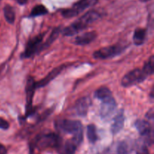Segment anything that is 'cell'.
<instances>
[{
	"label": "cell",
	"mask_w": 154,
	"mask_h": 154,
	"mask_svg": "<svg viewBox=\"0 0 154 154\" xmlns=\"http://www.w3.org/2000/svg\"><path fill=\"white\" fill-rule=\"evenodd\" d=\"M101 17L99 12L96 11L91 10L84 14L82 17L78 18L75 22L71 24L69 26L66 27L63 30V33L66 36H72L78 34L81 30L87 28L89 25L98 20Z\"/></svg>",
	"instance_id": "6da1fadb"
},
{
	"label": "cell",
	"mask_w": 154,
	"mask_h": 154,
	"mask_svg": "<svg viewBox=\"0 0 154 154\" xmlns=\"http://www.w3.org/2000/svg\"><path fill=\"white\" fill-rule=\"evenodd\" d=\"M57 129L61 132L67 134L73 135L72 141L76 144L79 145L83 141V129L81 123L78 120H59L56 123Z\"/></svg>",
	"instance_id": "7a4b0ae2"
},
{
	"label": "cell",
	"mask_w": 154,
	"mask_h": 154,
	"mask_svg": "<svg viewBox=\"0 0 154 154\" xmlns=\"http://www.w3.org/2000/svg\"><path fill=\"white\" fill-rule=\"evenodd\" d=\"M62 139L55 133H48L38 136L34 141V146L39 149H47L49 147L57 148L61 144Z\"/></svg>",
	"instance_id": "3957f363"
},
{
	"label": "cell",
	"mask_w": 154,
	"mask_h": 154,
	"mask_svg": "<svg viewBox=\"0 0 154 154\" xmlns=\"http://www.w3.org/2000/svg\"><path fill=\"white\" fill-rule=\"evenodd\" d=\"M98 0H79L73 5L72 8L64 9L61 11L62 15L65 18H72L76 17L85 9L95 5Z\"/></svg>",
	"instance_id": "277c9868"
},
{
	"label": "cell",
	"mask_w": 154,
	"mask_h": 154,
	"mask_svg": "<svg viewBox=\"0 0 154 154\" xmlns=\"http://www.w3.org/2000/svg\"><path fill=\"white\" fill-rule=\"evenodd\" d=\"M147 75L141 69H137L128 72L123 78L121 84L123 87H129L131 86L142 83L147 78Z\"/></svg>",
	"instance_id": "5b68a950"
},
{
	"label": "cell",
	"mask_w": 154,
	"mask_h": 154,
	"mask_svg": "<svg viewBox=\"0 0 154 154\" xmlns=\"http://www.w3.org/2000/svg\"><path fill=\"white\" fill-rule=\"evenodd\" d=\"M126 48V47L124 45H120L105 47V48H101V49L95 51L93 54V57L94 58L99 59V60H107V59L113 58L123 52Z\"/></svg>",
	"instance_id": "8992f818"
},
{
	"label": "cell",
	"mask_w": 154,
	"mask_h": 154,
	"mask_svg": "<svg viewBox=\"0 0 154 154\" xmlns=\"http://www.w3.org/2000/svg\"><path fill=\"white\" fill-rule=\"evenodd\" d=\"M44 34H40L35 36L28 42L25 51L22 54V58H29L34 55L35 53L40 52V47L43 40Z\"/></svg>",
	"instance_id": "52a82bcc"
},
{
	"label": "cell",
	"mask_w": 154,
	"mask_h": 154,
	"mask_svg": "<svg viewBox=\"0 0 154 154\" xmlns=\"http://www.w3.org/2000/svg\"><path fill=\"white\" fill-rule=\"evenodd\" d=\"M35 81L32 77H29L26 86V116H29L32 112V99L35 91Z\"/></svg>",
	"instance_id": "ba28073f"
},
{
	"label": "cell",
	"mask_w": 154,
	"mask_h": 154,
	"mask_svg": "<svg viewBox=\"0 0 154 154\" xmlns=\"http://www.w3.org/2000/svg\"><path fill=\"white\" fill-rule=\"evenodd\" d=\"M116 107H117V104L113 96L102 101L100 109V115L102 118H108L114 112Z\"/></svg>",
	"instance_id": "9c48e42d"
},
{
	"label": "cell",
	"mask_w": 154,
	"mask_h": 154,
	"mask_svg": "<svg viewBox=\"0 0 154 154\" xmlns=\"http://www.w3.org/2000/svg\"><path fill=\"white\" fill-rule=\"evenodd\" d=\"M65 67H66L65 65H61V66H58V67L53 69L51 72H49V73L45 76V78L40 80V81H38V82H35L36 88H39V87L41 88V87H44L46 85H48L52 80H54L57 75H59L62 72H63V69H65Z\"/></svg>",
	"instance_id": "30bf717a"
},
{
	"label": "cell",
	"mask_w": 154,
	"mask_h": 154,
	"mask_svg": "<svg viewBox=\"0 0 154 154\" xmlns=\"http://www.w3.org/2000/svg\"><path fill=\"white\" fill-rule=\"evenodd\" d=\"M90 105H91V100L87 96L78 99L75 104V111L77 114L81 117H84L87 115Z\"/></svg>",
	"instance_id": "8fae6325"
},
{
	"label": "cell",
	"mask_w": 154,
	"mask_h": 154,
	"mask_svg": "<svg viewBox=\"0 0 154 154\" xmlns=\"http://www.w3.org/2000/svg\"><path fill=\"white\" fill-rule=\"evenodd\" d=\"M124 122V113H123V110L121 109L118 113H117V115L115 116V117H114V122H113L112 126H111V133H112L113 135H116V134L119 133L123 128Z\"/></svg>",
	"instance_id": "7c38bea8"
},
{
	"label": "cell",
	"mask_w": 154,
	"mask_h": 154,
	"mask_svg": "<svg viewBox=\"0 0 154 154\" xmlns=\"http://www.w3.org/2000/svg\"><path fill=\"white\" fill-rule=\"evenodd\" d=\"M97 37V33L95 31L88 32L84 33L81 35L77 36L75 38V44L81 46H84L88 44L93 42Z\"/></svg>",
	"instance_id": "4fadbf2b"
},
{
	"label": "cell",
	"mask_w": 154,
	"mask_h": 154,
	"mask_svg": "<svg viewBox=\"0 0 154 154\" xmlns=\"http://www.w3.org/2000/svg\"><path fill=\"white\" fill-rule=\"evenodd\" d=\"M78 146L72 141H67L64 144H62L57 147V153L59 154H75Z\"/></svg>",
	"instance_id": "5bb4252c"
},
{
	"label": "cell",
	"mask_w": 154,
	"mask_h": 154,
	"mask_svg": "<svg viewBox=\"0 0 154 154\" xmlns=\"http://www.w3.org/2000/svg\"><path fill=\"white\" fill-rule=\"evenodd\" d=\"M60 31H61L60 27H57V28L54 29L53 30L52 32H51V34L50 35L49 37H48V38L47 39L46 42H45L44 44H42V45H41L40 47V51L49 48V47L52 45V43H54V41L57 38Z\"/></svg>",
	"instance_id": "9a60e30c"
},
{
	"label": "cell",
	"mask_w": 154,
	"mask_h": 154,
	"mask_svg": "<svg viewBox=\"0 0 154 154\" xmlns=\"http://www.w3.org/2000/svg\"><path fill=\"white\" fill-rule=\"evenodd\" d=\"M146 33H147V30L144 29H136L133 35L134 44L135 45H138V46L142 45L144 42V40H145Z\"/></svg>",
	"instance_id": "2e32d148"
},
{
	"label": "cell",
	"mask_w": 154,
	"mask_h": 154,
	"mask_svg": "<svg viewBox=\"0 0 154 154\" xmlns=\"http://www.w3.org/2000/svg\"><path fill=\"white\" fill-rule=\"evenodd\" d=\"M3 12H4V16L7 22L13 24L15 20V12L14 8L10 5H6L3 8Z\"/></svg>",
	"instance_id": "e0dca14e"
},
{
	"label": "cell",
	"mask_w": 154,
	"mask_h": 154,
	"mask_svg": "<svg viewBox=\"0 0 154 154\" xmlns=\"http://www.w3.org/2000/svg\"><path fill=\"white\" fill-rule=\"evenodd\" d=\"M94 96L98 99L103 101L105 99H108V98L112 96V93L111 91L107 87H101V88L98 89L94 93Z\"/></svg>",
	"instance_id": "ac0fdd59"
},
{
	"label": "cell",
	"mask_w": 154,
	"mask_h": 154,
	"mask_svg": "<svg viewBox=\"0 0 154 154\" xmlns=\"http://www.w3.org/2000/svg\"><path fill=\"white\" fill-rule=\"evenodd\" d=\"M87 138L92 144H95L98 140L96 128L93 124H90L87 126Z\"/></svg>",
	"instance_id": "d6986e66"
},
{
	"label": "cell",
	"mask_w": 154,
	"mask_h": 154,
	"mask_svg": "<svg viewBox=\"0 0 154 154\" xmlns=\"http://www.w3.org/2000/svg\"><path fill=\"white\" fill-rule=\"evenodd\" d=\"M46 14H48V9L46 8V7L43 5H37L32 9L29 16L32 17H35L45 15Z\"/></svg>",
	"instance_id": "ffe728a7"
},
{
	"label": "cell",
	"mask_w": 154,
	"mask_h": 154,
	"mask_svg": "<svg viewBox=\"0 0 154 154\" xmlns=\"http://www.w3.org/2000/svg\"><path fill=\"white\" fill-rule=\"evenodd\" d=\"M143 71H144V72L147 75V76L153 75L154 72V57L153 56H151V57L147 60V61L146 62L145 64H144V68H143Z\"/></svg>",
	"instance_id": "44dd1931"
},
{
	"label": "cell",
	"mask_w": 154,
	"mask_h": 154,
	"mask_svg": "<svg viewBox=\"0 0 154 154\" xmlns=\"http://www.w3.org/2000/svg\"><path fill=\"white\" fill-rule=\"evenodd\" d=\"M117 151L118 154H129V145L127 143L121 141L117 146Z\"/></svg>",
	"instance_id": "7402d4cb"
},
{
	"label": "cell",
	"mask_w": 154,
	"mask_h": 154,
	"mask_svg": "<svg viewBox=\"0 0 154 154\" xmlns=\"http://www.w3.org/2000/svg\"><path fill=\"white\" fill-rule=\"evenodd\" d=\"M9 128V123L8 122L6 121L3 118L0 117V129H3V130H7Z\"/></svg>",
	"instance_id": "603a6c76"
},
{
	"label": "cell",
	"mask_w": 154,
	"mask_h": 154,
	"mask_svg": "<svg viewBox=\"0 0 154 154\" xmlns=\"http://www.w3.org/2000/svg\"><path fill=\"white\" fill-rule=\"evenodd\" d=\"M136 154H150V153H149V150L147 149V146L142 145L138 149Z\"/></svg>",
	"instance_id": "cb8c5ba5"
},
{
	"label": "cell",
	"mask_w": 154,
	"mask_h": 154,
	"mask_svg": "<svg viewBox=\"0 0 154 154\" xmlns=\"http://www.w3.org/2000/svg\"><path fill=\"white\" fill-rule=\"evenodd\" d=\"M146 117L147 119H150V120H152L153 118V108H150L148 111L147 114H146Z\"/></svg>",
	"instance_id": "d4e9b609"
},
{
	"label": "cell",
	"mask_w": 154,
	"mask_h": 154,
	"mask_svg": "<svg viewBox=\"0 0 154 154\" xmlns=\"http://www.w3.org/2000/svg\"><path fill=\"white\" fill-rule=\"evenodd\" d=\"M7 153L8 151L6 147L2 144L0 143V154H7Z\"/></svg>",
	"instance_id": "484cf974"
},
{
	"label": "cell",
	"mask_w": 154,
	"mask_h": 154,
	"mask_svg": "<svg viewBox=\"0 0 154 154\" xmlns=\"http://www.w3.org/2000/svg\"><path fill=\"white\" fill-rule=\"evenodd\" d=\"M17 2L19 3L20 5H25L26 3L27 2V1L28 0H16Z\"/></svg>",
	"instance_id": "4316f807"
},
{
	"label": "cell",
	"mask_w": 154,
	"mask_h": 154,
	"mask_svg": "<svg viewBox=\"0 0 154 154\" xmlns=\"http://www.w3.org/2000/svg\"><path fill=\"white\" fill-rule=\"evenodd\" d=\"M141 2H148L150 1V0H140Z\"/></svg>",
	"instance_id": "83f0119b"
}]
</instances>
